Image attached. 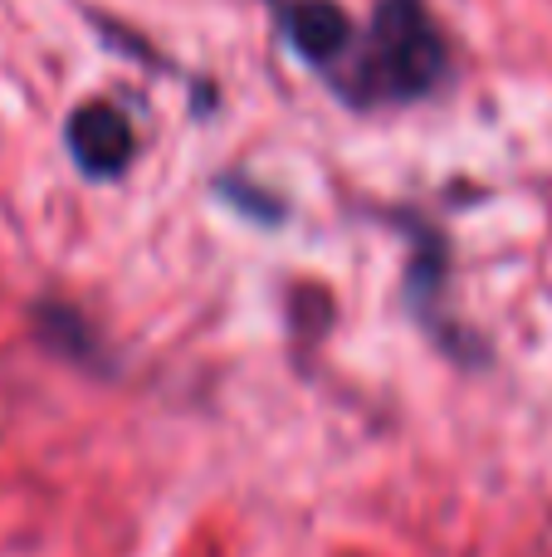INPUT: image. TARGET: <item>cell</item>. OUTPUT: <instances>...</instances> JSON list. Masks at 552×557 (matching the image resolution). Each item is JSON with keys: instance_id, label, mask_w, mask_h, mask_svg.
Instances as JSON below:
<instances>
[{"instance_id": "1", "label": "cell", "mask_w": 552, "mask_h": 557, "mask_svg": "<svg viewBox=\"0 0 552 557\" xmlns=\"http://www.w3.org/2000/svg\"><path fill=\"white\" fill-rule=\"evenodd\" d=\"M446 69L450 54L426 0H377L348 59L328 74V88L348 108H391L436 94Z\"/></svg>"}, {"instance_id": "2", "label": "cell", "mask_w": 552, "mask_h": 557, "mask_svg": "<svg viewBox=\"0 0 552 557\" xmlns=\"http://www.w3.org/2000/svg\"><path fill=\"white\" fill-rule=\"evenodd\" d=\"M269 5H274V20H279L284 45L309 69H318L323 78L348 59L357 25H352V15L338 0H269Z\"/></svg>"}, {"instance_id": "3", "label": "cell", "mask_w": 552, "mask_h": 557, "mask_svg": "<svg viewBox=\"0 0 552 557\" xmlns=\"http://www.w3.org/2000/svg\"><path fill=\"white\" fill-rule=\"evenodd\" d=\"M64 147L78 172L108 182V176H123L127 162H133V123L123 117V108L98 98V103H84L68 113Z\"/></svg>"}]
</instances>
